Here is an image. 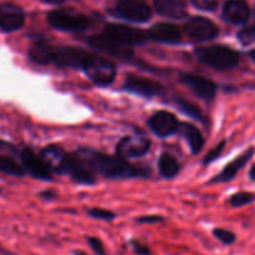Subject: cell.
Wrapping results in <instances>:
<instances>
[{
  "mask_svg": "<svg viewBox=\"0 0 255 255\" xmlns=\"http://www.w3.org/2000/svg\"><path fill=\"white\" fill-rule=\"evenodd\" d=\"M89 53L75 46H53L48 43H36L31 46L29 56L41 65L82 69Z\"/></svg>",
  "mask_w": 255,
  "mask_h": 255,
  "instance_id": "1",
  "label": "cell"
},
{
  "mask_svg": "<svg viewBox=\"0 0 255 255\" xmlns=\"http://www.w3.org/2000/svg\"><path fill=\"white\" fill-rule=\"evenodd\" d=\"M77 155L89 166L90 170L97 171L105 178L124 179L145 175V173H143L140 169L130 165L119 155H108V154L90 150V149H82Z\"/></svg>",
  "mask_w": 255,
  "mask_h": 255,
  "instance_id": "2",
  "label": "cell"
},
{
  "mask_svg": "<svg viewBox=\"0 0 255 255\" xmlns=\"http://www.w3.org/2000/svg\"><path fill=\"white\" fill-rule=\"evenodd\" d=\"M195 56L200 63L223 72L238 67L240 61L239 53L230 46L210 45L195 49Z\"/></svg>",
  "mask_w": 255,
  "mask_h": 255,
  "instance_id": "3",
  "label": "cell"
},
{
  "mask_svg": "<svg viewBox=\"0 0 255 255\" xmlns=\"http://www.w3.org/2000/svg\"><path fill=\"white\" fill-rule=\"evenodd\" d=\"M82 70L94 84L99 87L110 85L117 75V68L112 60L90 53L85 59Z\"/></svg>",
  "mask_w": 255,
  "mask_h": 255,
  "instance_id": "4",
  "label": "cell"
},
{
  "mask_svg": "<svg viewBox=\"0 0 255 255\" xmlns=\"http://www.w3.org/2000/svg\"><path fill=\"white\" fill-rule=\"evenodd\" d=\"M48 21L54 29L63 31H84L89 26V18L84 14H80L68 9H58L49 13Z\"/></svg>",
  "mask_w": 255,
  "mask_h": 255,
  "instance_id": "5",
  "label": "cell"
},
{
  "mask_svg": "<svg viewBox=\"0 0 255 255\" xmlns=\"http://www.w3.org/2000/svg\"><path fill=\"white\" fill-rule=\"evenodd\" d=\"M118 18L134 23H145L151 18V9L144 0H120L112 10Z\"/></svg>",
  "mask_w": 255,
  "mask_h": 255,
  "instance_id": "6",
  "label": "cell"
},
{
  "mask_svg": "<svg viewBox=\"0 0 255 255\" xmlns=\"http://www.w3.org/2000/svg\"><path fill=\"white\" fill-rule=\"evenodd\" d=\"M104 34L124 45H143L149 40V34L141 29L123 24H108L104 29Z\"/></svg>",
  "mask_w": 255,
  "mask_h": 255,
  "instance_id": "7",
  "label": "cell"
},
{
  "mask_svg": "<svg viewBox=\"0 0 255 255\" xmlns=\"http://www.w3.org/2000/svg\"><path fill=\"white\" fill-rule=\"evenodd\" d=\"M184 31L195 41H208L217 38L219 34L218 26L204 16H193L184 24Z\"/></svg>",
  "mask_w": 255,
  "mask_h": 255,
  "instance_id": "8",
  "label": "cell"
},
{
  "mask_svg": "<svg viewBox=\"0 0 255 255\" xmlns=\"http://www.w3.org/2000/svg\"><path fill=\"white\" fill-rule=\"evenodd\" d=\"M89 44L93 48L98 49V50L103 51L110 56L122 59V60H129L134 56V51L130 46L118 43L117 40H114L104 33L92 36L89 39Z\"/></svg>",
  "mask_w": 255,
  "mask_h": 255,
  "instance_id": "9",
  "label": "cell"
},
{
  "mask_svg": "<svg viewBox=\"0 0 255 255\" xmlns=\"http://www.w3.org/2000/svg\"><path fill=\"white\" fill-rule=\"evenodd\" d=\"M180 82L203 100H213L217 95L218 87L213 80L197 74H181Z\"/></svg>",
  "mask_w": 255,
  "mask_h": 255,
  "instance_id": "10",
  "label": "cell"
},
{
  "mask_svg": "<svg viewBox=\"0 0 255 255\" xmlns=\"http://www.w3.org/2000/svg\"><path fill=\"white\" fill-rule=\"evenodd\" d=\"M148 125L155 135L160 136V138H166V136L175 134L179 130L180 124H179L175 115L165 112V110H160V112L154 113L149 118Z\"/></svg>",
  "mask_w": 255,
  "mask_h": 255,
  "instance_id": "11",
  "label": "cell"
},
{
  "mask_svg": "<svg viewBox=\"0 0 255 255\" xmlns=\"http://www.w3.org/2000/svg\"><path fill=\"white\" fill-rule=\"evenodd\" d=\"M25 14L19 5L13 3H0V30L11 33L24 25Z\"/></svg>",
  "mask_w": 255,
  "mask_h": 255,
  "instance_id": "12",
  "label": "cell"
},
{
  "mask_svg": "<svg viewBox=\"0 0 255 255\" xmlns=\"http://www.w3.org/2000/svg\"><path fill=\"white\" fill-rule=\"evenodd\" d=\"M150 148V140L144 136H125L118 143L117 153L120 158L130 159L145 155Z\"/></svg>",
  "mask_w": 255,
  "mask_h": 255,
  "instance_id": "13",
  "label": "cell"
},
{
  "mask_svg": "<svg viewBox=\"0 0 255 255\" xmlns=\"http://www.w3.org/2000/svg\"><path fill=\"white\" fill-rule=\"evenodd\" d=\"M124 89L144 98L155 97L163 92V87L158 82L136 75H128L124 82Z\"/></svg>",
  "mask_w": 255,
  "mask_h": 255,
  "instance_id": "14",
  "label": "cell"
},
{
  "mask_svg": "<svg viewBox=\"0 0 255 255\" xmlns=\"http://www.w3.org/2000/svg\"><path fill=\"white\" fill-rule=\"evenodd\" d=\"M21 165L23 170L30 174L31 176L41 180H51V171L45 164V161L41 159V156H38L30 149H24L21 151Z\"/></svg>",
  "mask_w": 255,
  "mask_h": 255,
  "instance_id": "15",
  "label": "cell"
},
{
  "mask_svg": "<svg viewBox=\"0 0 255 255\" xmlns=\"http://www.w3.org/2000/svg\"><path fill=\"white\" fill-rule=\"evenodd\" d=\"M41 159L45 161L50 171L56 174H67L68 164H69L72 154H68L59 146H46L40 154Z\"/></svg>",
  "mask_w": 255,
  "mask_h": 255,
  "instance_id": "16",
  "label": "cell"
},
{
  "mask_svg": "<svg viewBox=\"0 0 255 255\" xmlns=\"http://www.w3.org/2000/svg\"><path fill=\"white\" fill-rule=\"evenodd\" d=\"M223 18L233 25H243L250 18V8L245 0H227L223 6Z\"/></svg>",
  "mask_w": 255,
  "mask_h": 255,
  "instance_id": "17",
  "label": "cell"
},
{
  "mask_svg": "<svg viewBox=\"0 0 255 255\" xmlns=\"http://www.w3.org/2000/svg\"><path fill=\"white\" fill-rule=\"evenodd\" d=\"M254 153L255 149L249 148L247 151L240 154V155L237 156L234 160H232L229 164H227V165L224 166V169H223L218 175H215L214 178L212 179L210 183H227V181L233 180V179L235 178V175H237V174L247 165L248 161L253 158Z\"/></svg>",
  "mask_w": 255,
  "mask_h": 255,
  "instance_id": "18",
  "label": "cell"
},
{
  "mask_svg": "<svg viewBox=\"0 0 255 255\" xmlns=\"http://www.w3.org/2000/svg\"><path fill=\"white\" fill-rule=\"evenodd\" d=\"M149 39L164 44H178L181 41V33L179 28L170 23L155 24L148 31Z\"/></svg>",
  "mask_w": 255,
  "mask_h": 255,
  "instance_id": "19",
  "label": "cell"
},
{
  "mask_svg": "<svg viewBox=\"0 0 255 255\" xmlns=\"http://www.w3.org/2000/svg\"><path fill=\"white\" fill-rule=\"evenodd\" d=\"M154 8L161 16L170 19H183L186 16V4L184 0H154Z\"/></svg>",
  "mask_w": 255,
  "mask_h": 255,
  "instance_id": "20",
  "label": "cell"
},
{
  "mask_svg": "<svg viewBox=\"0 0 255 255\" xmlns=\"http://www.w3.org/2000/svg\"><path fill=\"white\" fill-rule=\"evenodd\" d=\"M179 130L181 131L183 136L185 138L186 143L190 146L191 153H200L203 145H204V138H203L202 131L197 127L188 124V123H183V124L179 125Z\"/></svg>",
  "mask_w": 255,
  "mask_h": 255,
  "instance_id": "21",
  "label": "cell"
},
{
  "mask_svg": "<svg viewBox=\"0 0 255 255\" xmlns=\"http://www.w3.org/2000/svg\"><path fill=\"white\" fill-rule=\"evenodd\" d=\"M158 168L161 175L166 179H171L179 173V163L173 155L168 153L161 154L158 161Z\"/></svg>",
  "mask_w": 255,
  "mask_h": 255,
  "instance_id": "22",
  "label": "cell"
},
{
  "mask_svg": "<svg viewBox=\"0 0 255 255\" xmlns=\"http://www.w3.org/2000/svg\"><path fill=\"white\" fill-rule=\"evenodd\" d=\"M0 171L15 176H21L24 174L23 168H20L14 160L3 155H0Z\"/></svg>",
  "mask_w": 255,
  "mask_h": 255,
  "instance_id": "23",
  "label": "cell"
},
{
  "mask_svg": "<svg viewBox=\"0 0 255 255\" xmlns=\"http://www.w3.org/2000/svg\"><path fill=\"white\" fill-rule=\"evenodd\" d=\"M176 104H178V108L181 110L183 113H185L186 115L189 117L194 118V119L200 120V122H204V117H203V113L198 109L195 105H193L191 103L186 102V100L183 99H178L176 100Z\"/></svg>",
  "mask_w": 255,
  "mask_h": 255,
  "instance_id": "24",
  "label": "cell"
},
{
  "mask_svg": "<svg viewBox=\"0 0 255 255\" xmlns=\"http://www.w3.org/2000/svg\"><path fill=\"white\" fill-rule=\"evenodd\" d=\"M253 202H255V195L252 193H248V191H240V193L232 195V198H230V204L234 208L244 207V205L250 204Z\"/></svg>",
  "mask_w": 255,
  "mask_h": 255,
  "instance_id": "25",
  "label": "cell"
},
{
  "mask_svg": "<svg viewBox=\"0 0 255 255\" xmlns=\"http://www.w3.org/2000/svg\"><path fill=\"white\" fill-rule=\"evenodd\" d=\"M213 233H214L215 238H217L218 240H220V242L225 245L233 244V243L237 240V237H235L234 233L230 232V230L223 229V228H217V229H214Z\"/></svg>",
  "mask_w": 255,
  "mask_h": 255,
  "instance_id": "26",
  "label": "cell"
},
{
  "mask_svg": "<svg viewBox=\"0 0 255 255\" xmlns=\"http://www.w3.org/2000/svg\"><path fill=\"white\" fill-rule=\"evenodd\" d=\"M238 39H239L244 45H249V44L255 43V26H247V28H243L242 30L238 33Z\"/></svg>",
  "mask_w": 255,
  "mask_h": 255,
  "instance_id": "27",
  "label": "cell"
},
{
  "mask_svg": "<svg viewBox=\"0 0 255 255\" xmlns=\"http://www.w3.org/2000/svg\"><path fill=\"white\" fill-rule=\"evenodd\" d=\"M195 8L204 11H214L218 8L219 0H190Z\"/></svg>",
  "mask_w": 255,
  "mask_h": 255,
  "instance_id": "28",
  "label": "cell"
},
{
  "mask_svg": "<svg viewBox=\"0 0 255 255\" xmlns=\"http://www.w3.org/2000/svg\"><path fill=\"white\" fill-rule=\"evenodd\" d=\"M88 214L92 218L100 220H113L115 219V214L110 210L102 209V208H93V209L88 210Z\"/></svg>",
  "mask_w": 255,
  "mask_h": 255,
  "instance_id": "29",
  "label": "cell"
},
{
  "mask_svg": "<svg viewBox=\"0 0 255 255\" xmlns=\"http://www.w3.org/2000/svg\"><path fill=\"white\" fill-rule=\"evenodd\" d=\"M224 146H225V140H223V141H220V143L218 144L215 148H213L212 150L207 154V156H205L204 164H210L212 161L217 160V159L222 155L223 150H224Z\"/></svg>",
  "mask_w": 255,
  "mask_h": 255,
  "instance_id": "30",
  "label": "cell"
},
{
  "mask_svg": "<svg viewBox=\"0 0 255 255\" xmlns=\"http://www.w3.org/2000/svg\"><path fill=\"white\" fill-rule=\"evenodd\" d=\"M88 243H89L90 248L94 250L95 254L98 255H107V252H105V248L103 245L102 240L99 238H95V237H90L88 238Z\"/></svg>",
  "mask_w": 255,
  "mask_h": 255,
  "instance_id": "31",
  "label": "cell"
},
{
  "mask_svg": "<svg viewBox=\"0 0 255 255\" xmlns=\"http://www.w3.org/2000/svg\"><path fill=\"white\" fill-rule=\"evenodd\" d=\"M131 247H133L134 252L136 253L138 255H150V249H149L146 245L141 244L140 242H136V240H133L131 242Z\"/></svg>",
  "mask_w": 255,
  "mask_h": 255,
  "instance_id": "32",
  "label": "cell"
},
{
  "mask_svg": "<svg viewBox=\"0 0 255 255\" xmlns=\"http://www.w3.org/2000/svg\"><path fill=\"white\" fill-rule=\"evenodd\" d=\"M164 218L160 215H145V217L139 218V223H144V224H151V223H159L163 222Z\"/></svg>",
  "mask_w": 255,
  "mask_h": 255,
  "instance_id": "33",
  "label": "cell"
},
{
  "mask_svg": "<svg viewBox=\"0 0 255 255\" xmlns=\"http://www.w3.org/2000/svg\"><path fill=\"white\" fill-rule=\"evenodd\" d=\"M249 178H250V180L255 181V164L252 166V168H250V170H249Z\"/></svg>",
  "mask_w": 255,
  "mask_h": 255,
  "instance_id": "34",
  "label": "cell"
},
{
  "mask_svg": "<svg viewBox=\"0 0 255 255\" xmlns=\"http://www.w3.org/2000/svg\"><path fill=\"white\" fill-rule=\"evenodd\" d=\"M41 1H44V3H49V4H60L63 3V1H65V0H41Z\"/></svg>",
  "mask_w": 255,
  "mask_h": 255,
  "instance_id": "35",
  "label": "cell"
},
{
  "mask_svg": "<svg viewBox=\"0 0 255 255\" xmlns=\"http://www.w3.org/2000/svg\"><path fill=\"white\" fill-rule=\"evenodd\" d=\"M248 55H249V58L252 59L253 63L255 64V49H253V50H250V51H249V54H248Z\"/></svg>",
  "mask_w": 255,
  "mask_h": 255,
  "instance_id": "36",
  "label": "cell"
},
{
  "mask_svg": "<svg viewBox=\"0 0 255 255\" xmlns=\"http://www.w3.org/2000/svg\"><path fill=\"white\" fill-rule=\"evenodd\" d=\"M254 14H255V11H254Z\"/></svg>",
  "mask_w": 255,
  "mask_h": 255,
  "instance_id": "37",
  "label": "cell"
}]
</instances>
